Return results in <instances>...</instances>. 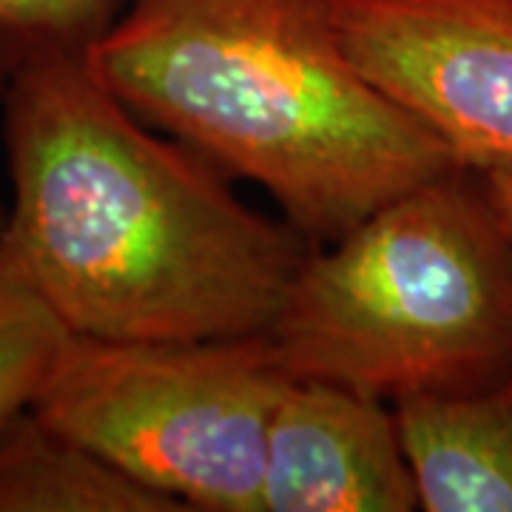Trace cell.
I'll use <instances>...</instances> for the list:
<instances>
[{
  "mask_svg": "<svg viewBox=\"0 0 512 512\" xmlns=\"http://www.w3.org/2000/svg\"><path fill=\"white\" fill-rule=\"evenodd\" d=\"M131 0H0V103L37 63L89 55Z\"/></svg>",
  "mask_w": 512,
  "mask_h": 512,
  "instance_id": "obj_10",
  "label": "cell"
},
{
  "mask_svg": "<svg viewBox=\"0 0 512 512\" xmlns=\"http://www.w3.org/2000/svg\"><path fill=\"white\" fill-rule=\"evenodd\" d=\"M0 109L3 228L72 333L188 342L271 330L316 245L239 200L194 148L160 137L89 55L37 63Z\"/></svg>",
  "mask_w": 512,
  "mask_h": 512,
  "instance_id": "obj_1",
  "label": "cell"
},
{
  "mask_svg": "<svg viewBox=\"0 0 512 512\" xmlns=\"http://www.w3.org/2000/svg\"><path fill=\"white\" fill-rule=\"evenodd\" d=\"M393 404L424 512H512V376Z\"/></svg>",
  "mask_w": 512,
  "mask_h": 512,
  "instance_id": "obj_7",
  "label": "cell"
},
{
  "mask_svg": "<svg viewBox=\"0 0 512 512\" xmlns=\"http://www.w3.org/2000/svg\"><path fill=\"white\" fill-rule=\"evenodd\" d=\"M0 512H185L26 407L0 430Z\"/></svg>",
  "mask_w": 512,
  "mask_h": 512,
  "instance_id": "obj_8",
  "label": "cell"
},
{
  "mask_svg": "<svg viewBox=\"0 0 512 512\" xmlns=\"http://www.w3.org/2000/svg\"><path fill=\"white\" fill-rule=\"evenodd\" d=\"M481 171L487 177L495 205H498V211L507 222V231L512 237V165H490V168H481Z\"/></svg>",
  "mask_w": 512,
  "mask_h": 512,
  "instance_id": "obj_11",
  "label": "cell"
},
{
  "mask_svg": "<svg viewBox=\"0 0 512 512\" xmlns=\"http://www.w3.org/2000/svg\"><path fill=\"white\" fill-rule=\"evenodd\" d=\"M268 339L291 379L384 402L512 376V237L481 168L453 165L316 245Z\"/></svg>",
  "mask_w": 512,
  "mask_h": 512,
  "instance_id": "obj_3",
  "label": "cell"
},
{
  "mask_svg": "<svg viewBox=\"0 0 512 512\" xmlns=\"http://www.w3.org/2000/svg\"><path fill=\"white\" fill-rule=\"evenodd\" d=\"M89 60L140 120L262 188L313 245L461 165L353 60L333 0H131Z\"/></svg>",
  "mask_w": 512,
  "mask_h": 512,
  "instance_id": "obj_2",
  "label": "cell"
},
{
  "mask_svg": "<svg viewBox=\"0 0 512 512\" xmlns=\"http://www.w3.org/2000/svg\"><path fill=\"white\" fill-rule=\"evenodd\" d=\"M416 484L393 404L288 379L268 427L262 512H413Z\"/></svg>",
  "mask_w": 512,
  "mask_h": 512,
  "instance_id": "obj_6",
  "label": "cell"
},
{
  "mask_svg": "<svg viewBox=\"0 0 512 512\" xmlns=\"http://www.w3.org/2000/svg\"><path fill=\"white\" fill-rule=\"evenodd\" d=\"M353 60L461 165H512V0H333Z\"/></svg>",
  "mask_w": 512,
  "mask_h": 512,
  "instance_id": "obj_5",
  "label": "cell"
},
{
  "mask_svg": "<svg viewBox=\"0 0 512 512\" xmlns=\"http://www.w3.org/2000/svg\"><path fill=\"white\" fill-rule=\"evenodd\" d=\"M69 336L26 274L0 214V430L35 404Z\"/></svg>",
  "mask_w": 512,
  "mask_h": 512,
  "instance_id": "obj_9",
  "label": "cell"
},
{
  "mask_svg": "<svg viewBox=\"0 0 512 512\" xmlns=\"http://www.w3.org/2000/svg\"><path fill=\"white\" fill-rule=\"evenodd\" d=\"M288 379L268 333H72L32 410L185 510L262 512L268 427Z\"/></svg>",
  "mask_w": 512,
  "mask_h": 512,
  "instance_id": "obj_4",
  "label": "cell"
}]
</instances>
